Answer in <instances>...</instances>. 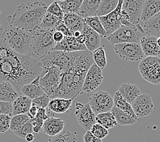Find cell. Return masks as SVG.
I'll return each mask as SVG.
<instances>
[{
  "mask_svg": "<svg viewBox=\"0 0 160 142\" xmlns=\"http://www.w3.org/2000/svg\"><path fill=\"white\" fill-rule=\"evenodd\" d=\"M41 60L31 54L20 55L3 45L0 39V81L9 82L14 89L34 81L42 73Z\"/></svg>",
  "mask_w": 160,
  "mask_h": 142,
  "instance_id": "6da1fadb",
  "label": "cell"
},
{
  "mask_svg": "<svg viewBox=\"0 0 160 142\" xmlns=\"http://www.w3.org/2000/svg\"><path fill=\"white\" fill-rule=\"evenodd\" d=\"M93 64L92 53L88 50L71 52L70 64L64 71L60 85L51 99L62 98L73 100L82 94L86 75Z\"/></svg>",
  "mask_w": 160,
  "mask_h": 142,
  "instance_id": "7a4b0ae2",
  "label": "cell"
},
{
  "mask_svg": "<svg viewBox=\"0 0 160 142\" xmlns=\"http://www.w3.org/2000/svg\"><path fill=\"white\" fill-rule=\"evenodd\" d=\"M45 3L35 1L20 4L12 15L7 17L10 25L31 32L41 25L47 12Z\"/></svg>",
  "mask_w": 160,
  "mask_h": 142,
  "instance_id": "3957f363",
  "label": "cell"
},
{
  "mask_svg": "<svg viewBox=\"0 0 160 142\" xmlns=\"http://www.w3.org/2000/svg\"><path fill=\"white\" fill-rule=\"evenodd\" d=\"M2 41L3 45L14 52L20 55L30 54V32L9 25L3 32Z\"/></svg>",
  "mask_w": 160,
  "mask_h": 142,
  "instance_id": "277c9868",
  "label": "cell"
},
{
  "mask_svg": "<svg viewBox=\"0 0 160 142\" xmlns=\"http://www.w3.org/2000/svg\"><path fill=\"white\" fill-rule=\"evenodd\" d=\"M56 29L36 27L30 32L32 35L30 54L32 56L42 59L46 55L53 51L56 43L53 39Z\"/></svg>",
  "mask_w": 160,
  "mask_h": 142,
  "instance_id": "5b68a950",
  "label": "cell"
},
{
  "mask_svg": "<svg viewBox=\"0 0 160 142\" xmlns=\"http://www.w3.org/2000/svg\"><path fill=\"white\" fill-rule=\"evenodd\" d=\"M144 32L140 24L138 25H121L113 34L107 37L110 44L118 45L123 43H139L140 35Z\"/></svg>",
  "mask_w": 160,
  "mask_h": 142,
  "instance_id": "8992f818",
  "label": "cell"
},
{
  "mask_svg": "<svg viewBox=\"0 0 160 142\" xmlns=\"http://www.w3.org/2000/svg\"><path fill=\"white\" fill-rule=\"evenodd\" d=\"M138 70L145 81L154 85L160 84V58L145 57L140 61Z\"/></svg>",
  "mask_w": 160,
  "mask_h": 142,
  "instance_id": "52a82bcc",
  "label": "cell"
},
{
  "mask_svg": "<svg viewBox=\"0 0 160 142\" xmlns=\"http://www.w3.org/2000/svg\"><path fill=\"white\" fill-rule=\"evenodd\" d=\"M63 72L60 68L53 66L48 69L44 75L40 76V86L49 98L59 86Z\"/></svg>",
  "mask_w": 160,
  "mask_h": 142,
  "instance_id": "ba28073f",
  "label": "cell"
},
{
  "mask_svg": "<svg viewBox=\"0 0 160 142\" xmlns=\"http://www.w3.org/2000/svg\"><path fill=\"white\" fill-rule=\"evenodd\" d=\"M88 104L94 114L97 115L110 111L114 107V100L108 92L99 90L90 96Z\"/></svg>",
  "mask_w": 160,
  "mask_h": 142,
  "instance_id": "9c48e42d",
  "label": "cell"
},
{
  "mask_svg": "<svg viewBox=\"0 0 160 142\" xmlns=\"http://www.w3.org/2000/svg\"><path fill=\"white\" fill-rule=\"evenodd\" d=\"M116 53L122 60L138 61L145 57L139 43H123L114 45Z\"/></svg>",
  "mask_w": 160,
  "mask_h": 142,
  "instance_id": "30bf717a",
  "label": "cell"
},
{
  "mask_svg": "<svg viewBox=\"0 0 160 142\" xmlns=\"http://www.w3.org/2000/svg\"><path fill=\"white\" fill-rule=\"evenodd\" d=\"M75 116L79 125L86 131L90 130L92 126L95 125L96 115L94 114L88 103H75Z\"/></svg>",
  "mask_w": 160,
  "mask_h": 142,
  "instance_id": "8fae6325",
  "label": "cell"
},
{
  "mask_svg": "<svg viewBox=\"0 0 160 142\" xmlns=\"http://www.w3.org/2000/svg\"><path fill=\"white\" fill-rule=\"evenodd\" d=\"M123 1L118 0L116 9L106 16L99 17L104 30L106 32V36H109L121 26V11ZM106 37V38H107Z\"/></svg>",
  "mask_w": 160,
  "mask_h": 142,
  "instance_id": "7c38bea8",
  "label": "cell"
},
{
  "mask_svg": "<svg viewBox=\"0 0 160 142\" xmlns=\"http://www.w3.org/2000/svg\"><path fill=\"white\" fill-rule=\"evenodd\" d=\"M103 79L102 70L94 63L86 75L82 89V93L93 92L101 84Z\"/></svg>",
  "mask_w": 160,
  "mask_h": 142,
  "instance_id": "4fadbf2b",
  "label": "cell"
},
{
  "mask_svg": "<svg viewBox=\"0 0 160 142\" xmlns=\"http://www.w3.org/2000/svg\"><path fill=\"white\" fill-rule=\"evenodd\" d=\"M131 105L134 114L138 118L150 115L154 109L151 96L147 94H140Z\"/></svg>",
  "mask_w": 160,
  "mask_h": 142,
  "instance_id": "5bb4252c",
  "label": "cell"
},
{
  "mask_svg": "<svg viewBox=\"0 0 160 142\" xmlns=\"http://www.w3.org/2000/svg\"><path fill=\"white\" fill-rule=\"evenodd\" d=\"M144 0H125L122 2V10L127 14L129 23L133 25L140 24V19Z\"/></svg>",
  "mask_w": 160,
  "mask_h": 142,
  "instance_id": "9a60e30c",
  "label": "cell"
},
{
  "mask_svg": "<svg viewBox=\"0 0 160 142\" xmlns=\"http://www.w3.org/2000/svg\"><path fill=\"white\" fill-rule=\"evenodd\" d=\"M87 50L84 45L79 44L75 37L72 36H64L60 42L57 43L53 51H60L64 52H76Z\"/></svg>",
  "mask_w": 160,
  "mask_h": 142,
  "instance_id": "2e32d148",
  "label": "cell"
},
{
  "mask_svg": "<svg viewBox=\"0 0 160 142\" xmlns=\"http://www.w3.org/2000/svg\"><path fill=\"white\" fill-rule=\"evenodd\" d=\"M82 34L84 36V45L88 51L92 53L100 47L101 36L84 23H83Z\"/></svg>",
  "mask_w": 160,
  "mask_h": 142,
  "instance_id": "e0dca14e",
  "label": "cell"
},
{
  "mask_svg": "<svg viewBox=\"0 0 160 142\" xmlns=\"http://www.w3.org/2000/svg\"><path fill=\"white\" fill-rule=\"evenodd\" d=\"M140 45L146 57H158L160 48L157 45V38L151 36H145L141 38Z\"/></svg>",
  "mask_w": 160,
  "mask_h": 142,
  "instance_id": "ac0fdd59",
  "label": "cell"
},
{
  "mask_svg": "<svg viewBox=\"0 0 160 142\" xmlns=\"http://www.w3.org/2000/svg\"><path fill=\"white\" fill-rule=\"evenodd\" d=\"M64 122L62 118L49 117L44 121L42 130L49 137L56 136L63 130Z\"/></svg>",
  "mask_w": 160,
  "mask_h": 142,
  "instance_id": "d6986e66",
  "label": "cell"
},
{
  "mask_svg": "<svg viewBox=\"0 0 160 142\" xmlns=\"http://www.w3.org/2000/svg\"><path fill=\"white\" fill-rule=\"evenodd\" d=\"M32 101L28 97L21 95L18 96L11 103V117L17 115L28 114Z\"/></svg>",
  "mask_w": 160,
  "mask_h": 142,
  "instance_id": "ffe728a7",
  "label": "cell"
},
{
  "mask_svg": "<svg viewBox=\"0 0 160 142\" xmlns=\"http://www.w3.org/2000/svg\"><path fill=\"white\" fill-rule=\"evenodd\" d=\"M160 12V0H147L145 1L142 10L140 23H145L155 14Z\"/></svg>",
  "mask_w": 160,
  "mask_h": 142,
  "instance_id": "44dd1931",
  "label": "cell"
},
{
  "mask_svg": "<svg viewBox=\"0 0 160 142\" xmlns=\"http://www.w3.org/2000/svg\"><path fill=\"white\" fill-rule=\"evenodd\" d=\"M99 0H83L78 10V14L83 19L96 17V13L100 4Z\"/></svg>",
  "mask_w": 160,
  "mask_h": 142,
  "instance_id": "7402d4cb",
  "label": "cell"
},
{
  "mask_svg": "<svg viewBox=\"0 0 160 142\" xmlns=\"http://www.w3.org/2000/svg\"><path fill=\"white\" fill-rule=\"evenodd\" d=\"M117 92L123 99H125L129 104H132L133 101L140 94L139 87L129 83L122 84L118 87Z\"/></svg>",
  "mask_w": 160,
  "mask_h": 142,
  "instance_id": "603a6c76",
  "label": "cell"
},
{
  "mask_svg": "<svg viewBox=\"0 0 160 142\" xmlns=\"http://www.w3.org/2000/svg\"><path fill=\"white\" fill-rule=\"evenodd\" d=\"M62 22L66 25L72 34L75 32H82L83 27V19L75 13H67L64 14Z\"/></svg>",
  "mask_w": 160,
  "mask_h": 142,
  "instance_id": "cb8c5ba5",
  "label": "cell"
},
{
  "mask_svg": "<svg viewBox=\"0 0 160 142\" xmlns=\"http://www.w3.org/2000/svg\"><path fill=\"white\" fill-rule=\"evenodd\" d=\"M39 80L40 76L35 79L31 83L21 87L20 91L23 94V95L28 97L32 100L44 94V91L40 86Z\"/></svg>",
  "mask_w": 160,
  "mask_h": 142,
  "instance_id": "d4e9b609",
  "label": "cell"
},
{
  "mask_svg": "<svg viewBox=\"0 0 160 142\" xmlns=\"http://www.w3.org/2000/svg\"><path fill=\"white\" fill-rule=\"evenodd\" d=\"M72 99L67 98H56L51 99L48 105V107L50 111L57 114H64L71 110Z\"/></svg>",
  "mask_w": 160,
  "mask_h": 142,
  "instance_id": "484cf974",
  "label": "cell"
},
{
  "mask_svg": "<svg viewBox=\"0 0 160 142\" xmlns=\"http://www.w3.org/2000/svg\"><path fill=\"white\" fill-rule=\"evenodd\" d=\"M142 27L147 36L160 37V12L144 23Z\"/></svg>",
  "mask_w": 160,
  "mask_h": 142,
  "instance_id": "4316f807",
  "label": "cell"
},
{
  "mask_svg": "<svg viewBox=\"0 0 160 142\" xmlns=\"http://www.w3.org/2000/svg\"><path fill=\"white\" fill-rule=\"evenodd\" d=\"M19 96L17 90L9 82H2L0 84V101L12 103Z\"/></svg>",
  "mask_w": 160,
  "mask_h": 142,
  "instance_id": "83f0119b",
  "label": "cell"
},
{
  "mask_svg": "<svg viewBox=\"0 0 160 142\" xmlns=\"http://www.w3.org/2000/svg\"><path fill=\"white\" fill-rule=\"evenodd\" d=\"M112 114H113L114 117L116 120L117 125H121V126H129L133 125L139 120V119H137L132 117V115L127 114V113L121 111V109L116 108V107H113L110 111Z\"/></svg>",
  "mask_w": 160,
  "mask_h": 142,
  "instance_id": "f1b7e54d",
  "label": "cell"
},
{
  "mask_svg": "<svg viewBox=\"0 0 160 142\" xmlns=\"http://www.w3.org/2000/svg\"><path fill=\"white\" fill-rule=\"evenodd\" d=\"M118 0H101L98 7L96 17L106 16L114 11L118 5Z\"/></svg>",
  "mask_w": 160,
  "mask_h": 142,
  "instance_id": "f546056e",
  "label": "cell"
},
{
  "mask_svg": "<svg viewBox=\"0 0 160 142\" xmlns=\"http://www.w3.org/2000/svg\"><path fill=\"white\" fill-rule=\"evenodd\" d=\"M96 122L97 124L103 126L106 129H110L117 126L116 120L111 111L103 113L96 115Z\"/></svg>",
  "mask_w": 160,
  "mask_h": 142,
  "instance_id": "4dcf8cb0",
  "label": "cell"
},
{
  "mask_svg": "<svg viewBox=\"0 0 160 142\" xmlns=\"http://www.w3.org/2000/svg\"><path fill=\"white\" fill-rule=\"evenodd\" d=\"M113 100H114V107H116V108H118L119 109H121V111L127 113V114H129L130 115H132L133 118L139 119L135 115V114H134L131 104L127 103V102L125 99H123L122 96L120 95V94L117 92V91H116V92L114 93V95L113 97Z\"/></svg>",
  "mask_w": 160,
  "mask_h": 142,
  "instance_id": "1f68e13d",
  "label": "cell"
},
{
  "mask_svg": "<svg viewBox=\"0 0 160 142\" xmlns=\"http://www.w3.org/2000/svg\"><path fill=\"white\" fill-rule=\"evenodd\" d=\"M82 2V0H64V1L57 2L64 14H78Z\"/></svg>",
  "mask_w": 160,
  "mask_h": 142,
  "instance_id": "d6a6232c",
  "label": "cell"
},
{
  "mask_svg": "<svg viewBox=\"0 0 160 142\" xmlns=\"http://www.w3.org/2000/svg\"><path fill=\"white\" fill-rule=\"evenodd\" d=\"M83 23L88 25L94 31H95L101 37V36L105 38L107 37L106 32H105L103 25L99 20V18L98 17L86 18V19H83Z\"/></svg>",
  "mask_w": 160,
  "mask_h": 142,
  "instance_id": "836d02e7",
  "label": "cell"
},
{
  "mask_svg": "<svg viewBox=\"0 0 160 142\" xmlns=\"http://www.w3.org/2000/svg\"><path fill=\"white\" fill-rule=\"evenodd\" d=\"M94 63L101 70H103L107 66L106 55H105L103 47H99V48L92 52Z\"/></svg>",
  "mask_w": 160,
  "mask_h": 142,
  "instance_id": "e575fe53",
  "label": "cell"
},
{
  "mask_svg": "<svg viewBox=\"0 0 160 142\" xmlns=\"http://www.w3.org/2000/svg\"><path fill=\"white\" fill-rule=\"evenodd\" d=\"M60 21H62L58 17L46 12L39 27L43 29H56Z\"/></svg>",
  "mask_w": 160,
  "mask_h": 142,
  "instance_id": "d590c367",
  "label": "cell"
},
{
  "mask_svg": "<svg viewBox=\"0 0 160 142\" xmlns=\"http://www.w3.org/2000/svg\"><path fill=\"white\" fill-rule=\"evenodd\" d=\"M76 137L68 130H62L56 136L49 137L47 142H76Z\"/></svg>",
  "mask_w": 160,
  "mask_h": 142,
  "instance_id": "8d00e7d4",
  "label": "cell"
},
{
  "mask_svg": "<svg viewBox=\"0 0 160 142\" xmlns=\"http://www.w3.org/2000/svg\"><path fill=\"white\" fill-rule=\"evenodd\" d=\"M30 120V118L28 117L27 114L12 116V117H11V120H10V129L14 132V130L19 129L21 126H22L24 124L26 123Z\"/></svg>",
  "mask_w": 160,
  "mask_h": 142,
  "instance_id": "74e56055",
  "label": "cell"
},
{
  "mask_svg": "<svg viewBox=\"0 0 160 142\" xmlns=\"http://www.w3.org/2000/svg\"><path fill=\"white\" fill-rule=\"evenodd\" d=\"M90 132L92 133V135H94L98 139L102 140L104 138L106 137L108 134V130L104 128L103 126L99 125V124L96 123L95 125H94L92 128L90 130Z\"/></svg>",
  "mask_w": 160,
  "mask_h": 142,
  "instance_id": "f35d334b",
  "label": "cell"
},
{
  "mask_svg": "<svg viewBox=\"0 0 160 142\" xmlns=\"http://www.w3.org/2000/svg\"><path fill=\"white\" fill-rule=\"evenodd\" d=\"M13 133L15 135L21 138V139H25V136L28 134L33 133V129H32V125L31 124L30 120L25 124H24L22 126H21L19 129L14 130Z\"/></svg>",
  "mask_w": 160,
  "mask_h": 142,
  "instance_id": "ab89813d",
  "label": "cell"
},
{
  "mask_svg": "<svg viewBox=\"0 0 160 142\" xmlns=\"http://www.w3.org/2000/svg\"><path fill=\"white\" fill-rule=\"evenodd\" d=\"M47 12H48L52 15L58 17L60 20L62 21L64 17V12L62 10L60 6L58 5L57 2H53L49 7H47Z\"/></svg>",
  "mask_w": 160,
  "mask_h": 142,
  "instance_id": "60d3db41",
  "label": "cell"
},
{
  "mask_svg": "<svg viewBox=\"0 0 160 142\" xmlns=\"http://www.w3.org/2000/svg\"><path fill=\"white\" fill-rule=\"evenodd\" d=\"M51 98L47 95L46 94H42V96H39L35 99L32 100V104L36 105L38 108H43L46 109L48 107V105L50 102Z\"/></svg>",
  "mask_w": 160,
  "mask_h": 142,
  "instance_id": "b9f144b4",
  "label": "cell"
},
{
  "mask_svg": "<svg viewBox=\"0 0 160 142\" xmlns=\"http://www.w3.org/2000/svg\"><path fill=\"white\" fill-rule=\"evenodd\" d=\"M10 115H0V133H4L10 129Z\"/></svg>",
  "mask_w": 160,
  "mask_h": 142,
  "instance_id": "7bdbcfd3",
  "label": "cell"
},
{
  "mask_svg": "<svg viewBox=\"0 0 160 142\" xmlns=\"http://www.w3.org/2000/svg\"><path fill=\"white\" fill-rule=\"evenodd\" d=\"M30 122L32 125V129H33V132L38 134L42 130L43 123L44 121L37 118H34L30 119Z\"/></svg>",
  "mask_w": 160,
  "mask_h": 142,
  "instance_id": "ee69618b",
  "label": "cell"
},
{
  "mask_svg": "<svg viewBox=\"0 0 160 142\" xmlns=\"http://www.w3.org/2000/svg\"><path fill=\"white\" fill-rule=\"evenodd\" d=\"M10 114H11V103L0 101V115H10Z\"/></svg>",
  "mask_w": 160,
  "mask_h": 142,
  "instance_id": "f6af8a7d",
  "label": "cell"
},
{
  "mask_svg": "<svg viewBox=\"0 0 160 142\" xmlns=\"http://www.w3.org/2000/svg\"><path fill=\"white\" fill-rule=\"evenodd\" d=\"M56 30L61 32L64 36H70L72 35V33L69 31V30L67 27L66 25H64L62 21H60L59 24L57 25V27H56Z\"/></svg>",
  "mask_w": 160,
  "mask_h": 142,
  "instance_id": "bcb514c9",
  "label": "cell"
},
{
  "mask_svg": "<svg viewBox=\"0 0 160 142\" xmlns=\"http://www.w3.org/2000/svg\"><path fill=\"white\" fill-rule=\"evenodd\" d=\"M83 139L84 142H102V140L97 138L90 130L86 131L83 137Z\"/></svg>",
  "mask_w": 160,
  "mask_h": 142,
  "instance_id": "7dc6e473",
  "label": "cell"
},
{
  "mask_svg": "<svg viewBox=\"0 0 160 142\" xmlns=\"http://www.w3.org/2000/svg\"><path fill=\"white\" fill-rule=\"evenodd\" d=\"M36 118L42 120L43 121H45V120L49 118V115L47 114L46 109L43 108H39L38 109V112L37 114L36 115Z\"/></svg>",
  "mask_w": 160,
  "mask_h": 142,
  "instance_id": "c3c4849f",
  "label": "cell"
},
{
  "mask_svg": "<svg viewBox=\"0 0 160 142\" xmlns=\"http://www.w3.org/2000/svg\"><path fill=\"white\" fill-rule=\"evenodd\" d=\"M38 109L39 108L36 107V105L32 104V106L30 107V109H29V111H28V114H27L28 115V117L30 118V119H32V118H36V114H37Z\"/></svg>",
  "mask_w": 160,
  "mask_h": 142,
  "instance_id": "681fc988",
  "label": "cell"
},
{
  "mask_svg": "<svg viewBox=\"0 0 160 142\" xmlns=\"http://www.w3.org/2000/svg\"><path fill=\"white\" fill-rule=\"evenodd\" d=\"M64 36L60 32L56 31L53 33V39L54 42H55L56 44L60 42L64 39Z\"/></svg>",
  "mask_w": 160,
  "mask_h": 142,
  "instance_id": "f907efd6",
  "label": "cell"
},
{
  "mask_svg": "<svg viewBox=\"0 0 160 142\" xmlns=\"http://www.w3.org/2000/svg\"><path fill=\"white\" fill-rule=\"evenodd\" d=\"M35 139V136L33 133H29L25 137V140L27 142H32Z\"/></svg>",
  "mask_w": 160,
  "mask_h": 142,
  "instance_id": "816d5d0a",
  "label": "cell"
},
{
  "mask_svg": "<svg viewBox=\"0 0 160 142\" xmlns=\"http://www.w3.org/2000/svg\"><path fill=\"white\" fill-rule=\"evenodd\" d=\"M77 40V41L79 43V44H82V45H84V42H85V38H84V36H83V34H82L80 35L79 37H78L76 38Z\"/></svg>",
  "mask_w": 160,
  "mask_h": 142,
  "instance_id": "f5cc1de1",
  "label": "cell"
},
{
  "mask_svg": "<svg viewBox=\"0 0 160 142\" xmlns=\"http://www.w3.org/2000/svg\"><path fill=\"white\" fill-rule=\"evenodd\" d=\"M81 34H82V32H81L77 31V32H75L72 33V36H73V37H75V38H77Z\"/></svg>",
  "mask_w": 160,
  "mask_h": 142,
  "instance_id": "db71d44e",
  "label": "cell"
},
{
  "mask_svg": "<svg viewBox=\"0 0 160 142\" xmlns=\"http://www.w3.org/2000/svg\"><path fill=\"white\" fill-rule=\"evenodd\" d=\"M157 45L160 48V37L157 38Z\"/></svg>",
  "mask_w": 160,
  "mask_h": 142,
  "instance_id": "11a10c76",
  "label": "cell"
}]
</instances>
